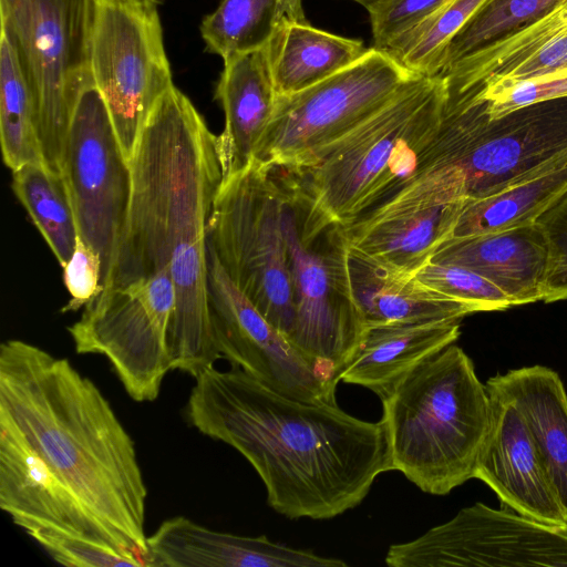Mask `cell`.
<instances>
[{"label":"cell","mask_w":567,"mask_h":567,"mask_svg":"<svg viewBox=\"0 0 567 567\" xmlns=\"http://www.w3.org/2000/svg\"><path fill=\"white\" fill-rule=\"evenodd\" d=\"M216 138L175 85L159 97L130 159L128 215L102 285L124 287L171 272L176 295L168 329L172 370L194 378L221 358L207 292L208 223L224 179Z\"/></svg>","instance_id":"cell-1"},{"label":"cell","mask_w":567,"mask_h":567,"mask_svg":"<svg viewBox=\"0 0 567 567\" xmlns=\"http://www.w3.org/2000/svg\"><path fill=\"white\" fill-rule=\"evenodd\" d=\"M195 379L190 423L238 451L262 481L268 505L290 519L339 516L392 471L381 420H360L337 401L286 396L237 367L212 365Z\"/></svg>","instance_id":"cell-2"},{"label":"cell","mask_w":567,"mask_h":567,"mask_svg":"<svg viewBox=\"0 0 567 567\" xmlns=\"http://www.w3.org/2000/svg\"><path fill=\"white\" fill-rule=\"evenodd\" d=\"M6 411L104 540L144 559L147 488L134 441L97 385L68 359L18 339L0 346Z\"/></svg>","instance_id":"cell-3"},{"label":"cell","mask_w":567,"mask_h":567,"mask_svg":"<svg viewBox=\"0 0 567 567\" xmlns=\"http://www.w3.org/2000/svg\"><path fill=\"white\" fill-rule=\"evenodd\" d=\"M445 102L442 76L416 75L303 165L269 168L331 221L352 226L441 163Z\"/></svg>","instance_id":"cell-4"},{"label":"cell","mask_w":567,"mask_h":567,"mask_svg":"<svg viewBox=\"0 0 567 567\" xmlns=\"http://www.w3.org/2000/svg\"><path fill=\"white\" fill-rule=\"evenodd\" d=\"M443 162L386 204L365 225L454 200H476L529 181L567 161V96L489 120L480 102L446 92Z\"/></svg>","instance_id":"cell-5"},{"label":"cell","mask_w":567,"mask_h":567,"mask_svg":"<svg viewBox=\"0 0 567 567\" xmlns=\"http://www.w3.org/2000/svg\"><path fill=\"white\" fill-rule=\"evenodd\" d=\"M380 400L392 471L437 496L474 478L491 399L462 348L452 343L424 360Z\"/></svg>","instance_id":"cell-6"},{"label":"cell","mask_w":567,"mask_h":567,"mask_svg":"<svg viewBox=\"0 0 567 567\" xmlns=\"http://www.w3.org/2000/svg\"><path fill=\"white\" fill-rule=\"evenodd\" d=\"M277 181L295 309L289 341L339 382L365 330L349 287L347 243L339 224Z\"/></svg>","instance_id":"cell-7"},{"label":"cell","mask_w":567,"mask_h":567,"mask_svg":"<svg viewBox=\"0 0 567 567\" xmlns=\"http://www.w3.org/2000/svg\"><path fill=\"white\" fill-rule=\"evenodd\" d=\"M1 33L29 86L45 165L61 174L68 131L83 92L95 86V0H0Z\"/></svg>","instance_id":"cell-8"},{"label":"cell","mask_w":567,"mask_h":567,"mask_svg":"<svg viewBox=\"0 0 567 567\" xmlns=\"http://www.w3.org/2000/svg\"><path fill=\"white\" fill-rule=\"evenodd\" d=\"M282 190L252 161L223 181L208 223V245L230 280L288 340L295 309L285 235Z\"/></svg>","instance_id":"cell-9"},{"label":"cell","mask_w":567,"mask_h":567,"mask_svg":"<svg viewBox=\"0 0 567 567\" xmlns=\"http://www.w3.org/2000/svg\"><path fill=\"white\" fill-rule=\"evenodd\" d=\"M416 75L388 51L371 47L339 73L300 92L277 95L254 161L272 168L303 165L372 116Z\"/></svg>","instance_id":"cell-10"},{"label":"cell","mask_w":567,"mask_h":567,"mask_svg":"<svg viewBox=\"0 0 567 567\" xmlns=\"http://www.w3.org/2000/svg\"><path fill=\"white\" fill-rule=\"evenodd\" d=\"M158 4L157 0H95L94 84L128 159L154 105L174 85Z\"/></svg>","instance_id":"cell-11"},{"label":"cell","mask_w":567,"mask_h":567,"mask_svg":"<svg viewBox=\"0 0 567 567\" xmlns=\"http://www.w3.org/2000/svg\"><path fill=\"white\" fill-rule=\"evenodd\" d=\"M175 297L167 269L124 287L102 289L68 328L75 351L106 357L134 401H154L172 371L168 329Z\"/></svg>","instance_id":"cell-12"},{"label":"cell","mask_w":567,"mask_h":567,"mask_svg":"<svg viewBox=\"0 0 567 567\" xmlns=\"http://www.w3.org/2000/svg\"><path fill=\"white\" fill-rule=\"evenodd\" d=\"M61 175L79 236L99 255L102 285L120 246L132 196V171L95 86L83 92L64 145Z\"/></svg>","instance_id":"cell-13"},{"label":"cell","mask_w":567,"mask_h":567,"mask_svg":"<svg viewBox=\"0 0 567 567\" xmlns=\"http://www.w3.org/2000/svg\"><path fill=\"white\" fill-rule=\"evenodd\" d=\"M391 567H567V529L542 524L502 505L462 508L420 537L391 545Z\"/></svg>","instance_id":"cell-14"},{"label":"cell","mask_w":567,"mask_h":567,"mask_svg":"<svg viewBox=\"0 0 567 567\" xmlns=\"http://www.w3.org/2000/svg\"><path fill=\"white\" fill-rule=\"evenodd\" d=\"M207 292L221 358L286 396L336 401L338 382L313 367L239 291L209 245Z\"/></svg>","instance_id":"cell-15"},{"label":"cell","mask_w":567,"mask_h":567,"mask_svg":"<svg viewBox=\"0 0 567 567\" xmlns=\"http://www.w3.org/2000/svg\"><path fill=\"white\" fill-rule=\"evenodd\" d=\"M491 425L474 478L488 485L502 505L542 524L567 529V517L550 484L527 424L516 405L486 382Z\"/></svg>","instance_id":"cell-16"},{"label":"cell","mask_w":567,"mask_h":567,"mask_svg":"<svg viewBox=\"0 0 567 567\" xmlns=\"http://www.w3.org/2000/svg\"><path fill=\"white\" fill-rule=\"evenodd\" d=\"M0 507L23 530L43 526L107 544L3 410H0Z\"/></svg>","instance_id":"cell-17"},{"label":"cell","mask_w":567,"mask_h":567,"mask_svg":"<svg viewBox=\"0 0 567 567\" xmlns=\"http://www.w3.org/2000/svg\"><path fill=\"white\" fill-rule=\"evenodd\" d=\"M150 567H344L338 558L271 542L265 535L216 532L187 517L165 520L147 537Z\"/></svg>","instance_id":"cell-18"},{"label":"cell","mask_w":567,"mask_h":567,"mask_svg":"<svg viewBox=\"0 0 567 567\" xmlns=\"http://www.w3.org/2000/svg\"><path fill=\"white\" fill-rule=\"evenodd\" d=\"M431 261L465 267L498 287L513 306L543 299L548 247L534 223L445 240Z\"/></svg>","instance_id":"cell-19"},{"label":"cell","mask_w":567,"mask_h":567,"mask_svg":"<svg viewBox=\"0 0 567 567\" xmlns=\"http://www.w3.org/2000/svg\"><path fill=\"white\" fill-rule=\"evenodd\" d=\"M215 99L225 114L216 143L226 179L254 161L275 109L277 93L265 47L224 60Z\"/></svg>","instance_id":"cell-20"},{"label":"cell","mask_w":567,"mask_h":567,"mask_svg":"<svg viewBox=\"0 0 567 567\" xmlns=\"http://www.w3.org/2000/svg\"><path fill=\"white\" fill-rule=\"evenodd\" d=\"M346 267L350 291L365 327L462 320L475 312L471 305L423 285L415 275L382 266L348 244Z\"/></svg>","instance_id":"cell-21"},{"label":"cell","mask_w":567,"mask_h":567,"mask_svg":"<svg viewBox=\"0 0 567 567\" xmlns=\"http://www.w3.org/2000/svg\"><path fill=\"white\" fill-rule=\"evenodd\" d=\"M461 321L365 327L358 350L339 380L367 388L381 399L417 364L455 343Z\"/></svg>","instance_id":"cell-22"},{"label":"cell","mask_w":567,"mask_h":567,"mask_svg":"<svg viewBox=\"0 0 567 567\" xmlns=\"http://www.w3.org/2000/svg\"><path fill=\"white\" fill-rule=\"evenodd\" d=\"M487 382L522 413L567 517V392L560 377L537 364L496 374Z\"/></svg>","instance_id":"cell-23"},{"label":"cell","mask_w":567,"mask_h":567,"mask_svg":"<svg viewBox=\"0 0 567 567\" xmlns=\"http://www.w3.org/2000/svg\"><path fill=\"white\" fill-rule=\"evenodd\" d=\"M465 199L405 212L362 227L343 228L347 244L388 268L415 275L451 238Z\"/></svg>","instance_id":"cell-24"},{"label":"cell","mask_w":567,"mask_h":567,"mask_svg":"<svg viewBox=\"0 0 567 567\" xmlns=\"http://www.w3.org/2000/svg\"><path fill=\"white\" fill-rule=\"evenodd\" d=\"M265 48L277 95L306 90L349 68L369 50L361 40L291 21L282 22Z\"/></svg>","instance_id":"cell-25"},{"label":"cell","mask_w":567,"mask_h":567,"mask_svg":"<svg viewBox=\"0 0 567 567\" xmlns=\"http://www.w3.org/2000/svg\"><path fill=\"white\" fill-rule=\"evenodd\" d=\"M308 22L301 0H221L200 23L206 50L223 60L266 47L285 22Z\"/></svg>","instance_id":"cell-26"},{"label":"cell","mask_w":567,"mask_h":567,"mask_svg":"<svg viewBox=\"0 0 567 567\" xmlns=\"http://www.w3.org/2000/svg\"><path fill=\"white\" fill-rule=\"evenodd\" d=\"M566 192L567 161L493 196L466 200L451 238L534 223Z\"/></svg>","instance_id":"cell-27"},{"label":"cell","mask_w":567,"mask_h":567,"mask_svg":"<svg viewBox=\"0 0 567 567\" xmlns=\"http://www.w3.org/2000/svg\"><path fill=\"white\" fill-rule=\"evenodd\" d=\"M12 189L63 268L72 257L79 229L64 178L42 164L12 171Z\"/></svg>","instance_id":"cell-28"},{"label":"cell","mask_w":567,"mask_h":567,"mask_svg":"<svg viewBox=\"0 0 567 567\" xmlns=\"http://www.w3.org/2000/svg\"><path fill=\"white\" fill-rule=\"evenodd\" d=\"M567 0H486L449 43L437 75L546 18Z\"/></svg>","instance_id":"cell-29"},{"label":"cell","mask_w":567,"mask_h":567,"mask_svg":"<svg viewBox=\"0 0 567 567\" xmlns=\"http://www.w3.org/2000/svg\"><path fill=\"white\" fill-rule=\"evenodd\" d=\"M0 145L2 159L11 172L25 164L45 165L37 132L31 93L14 50L2 33L0 41Z\"/></svg>","instance_id":"cell-30"},{"label":"cell","mask_w":567,"mask_h":567,"mask_svg":"<svg viewBox=\"0 0 567 567\" xmlns=\"http://www.w3.org/2000/svg\"><path fill=\"white\" fill-rule=\"evenodd\" d=\"M485 1L449 0L384 51L417 75L436 76L449 43Z\"/></svg>","instance_id":"cell-31"},{"label":"cell","mask_w":567,"mask_h":567,"mask_svg":"<svg viewBox=\"0 0 567 567\" xmlns=\"http://www.w3.org/2000/svg\"><path fill=\"white\" fill-rule=\"evenodd\" d=\"M56 563L71 567H148L138 556L90 537L33 526L25 529Z\"/></svg>","instance_id":"cell-32"},{"label":"cell","mask_w":567,"mask_h":567,"mask_svg":"<svg viewBox=\"0 0 567 567\" xmlns=\"http://www.w3.org/2000/svg\"><path fill=\"white\" fill-rule=\"evenodd\" d=\"M415 277L423 285L471 305L475 312L505 310L513 306L493 282L458 265L429 261Z\"/></svg>","instance_id":"cell-33"},{"label":"cell","mask_w":567,"mask_h":567,"mask_svg":"<svg viewBox=\"0 0 567 567\" xmlns=\"http://www.w3.org/2000/svg\"><path fill=\"white\" fill-rule=\"evenodd\" d=\"M456 96L480 102L486 116L493 120L520 107L567 96V70L525 80L478 95Z\"/></svg>","instance_id":"cell-34"},{"label":"cell","mask_w":567,"mask_h":567,"mask_svg":"<svg viewBox=\"0 0 567 567\" xmlns=\"http://www.w3.org/2000/svg\"><path fill=\"white\" fill-rule=\"evenodd\" d=\"M548 247V264L544 280V302L567 299V192L535 220Z\"/></svg>","instance_id":"cell-35"},{"label":"cell","mask_w":567,"mask_h":567,"mask_svg":"<svg viewBox=\"0 0 567 567\" xmlns=\"http://www.w3.org/2000/svg\"><path fill=\"white\" fill-rule=\"evenodd\" d=\"M449 0H379L367 8L373 48L385 50L394 40L408 33Z\"/></svg>","instance_id":"cell-36"},{"label":"cell","mask_w":567,"mask_h":567,"mask_svg":"<svg viewBox=\"0 0 567 567\" xmlns=\"http://www.w3.org/2000/svg\"><path fill=\"white\" fill-rule=\"evenodd\" d=\"M63 280L70 299L62 312L79 310L102 289L101 259L80 236L72 257L63 267Z\"/></svg>","instance_id":"cell-37"},{"label":"cell","mask_w":567,"mask_h":567,"mask_svg":"<svg viewBox=\"0 0 567 567\" xmlns=\"http://www.w3.org/2000/svg\"><path fill=\"white\" fill-rule=\"evenodd\" d=\"M567 70V31L554 38L498 79L472 92L451 94L473 96L508 85Z\"/></svg>","instance_id":"cell-38"},{"label":"cell","mask_w":567,"mask_h":567,"mask_svg":"<svg viewBox=\"0 0 567 567\" xmlns=\"http://www.w3.org/2000/svg\"><path fill=\"white\" fill-rule=\"evenodd\" d=\"M352 1L360 3L361 6H363L367 9L368 7H370L371 4L375 3L379 0H352Z\"/></svg>","instance_id":"cell-39"},{"label":"cell","mask_w":567,"mask_h":567,"mask_svg":"<svg viewBox=\"0 0 567 567\" xmlns=\"http://www.w3.org/2000/svg\"><path fill=\"white\" fill-rule=\"evenodd\" d=\"M157 1L162 2L163 0H157Z\"/></svg>","instance_id":"cell-40"}]
</instances>
